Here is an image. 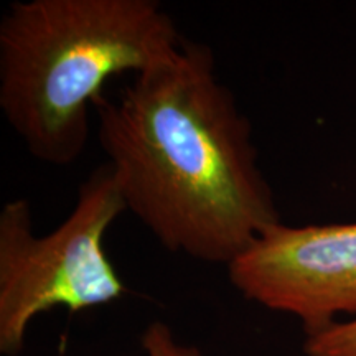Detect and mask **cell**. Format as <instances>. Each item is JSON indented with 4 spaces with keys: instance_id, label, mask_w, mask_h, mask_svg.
Returning <instances> with one entry per match:
<instances>
[{
    "instance_id": "obj_1",
    "label": "cell",
    "mask_w": 356,
    "mask_h": 356,
    "mask_svg": "<svg viewBox=\"0 0 356 356\" xmlns=\"http://www.w3.org/2000/svg\"><path fill=\"white\" fill-rule=\"evenodd\" d=\"M95 111L127 211L167 251L228 267L282 222L252 124L208 44L185 38Z\"/></svg>"
},
{
    "instance_id": "obj_5",
    "label": "cell",
    "mask_w": 356,
    "mask_h": 356,
    "mask_svg": "<svg viewBox=\"0 0 356 356\" xmlns=\"http://www.w3.org/2000/svg\"><path fill=\"white\" fill-rule=\"evenodd\" d=\"M307 356H356V318L337 322L325 330L307 337Z\"/></svg>"
},
{
    "instance_id": "obj_2",
    "label": "cell",
    "mask_w": 356,
    "mask_h": 356,
    "mask_svg": "<svg viewBox=\"0 0 356 356\" xmlns=\"http://www.w3.org/2000/svg\"><path fill=\"white\" fill-rule=\"evenodd\" d=\"M184 37L157 0H19L0 20V111L40 162L68 167L109 79L167 63Z\"/></svg>"
},
{
    "instance_id": "obj_3",
    "label": "cell",
    "mask_w": 356,
    "mask_h": 356,
    "mask_svg": "<svg viewBox=\"0 0 356 356\" xmlns=\"http://www.w3.org/2000/svg\"><path fill=\"white\" fill-rule=\"evenodd\" d=\"M126 203L108 162L89 173L74 208L48 234L35 233L29 200L0 210V353L17 356L40 314L63 307L71 314L121 299L126 286L104 239Z\"/></svg>"
},
{
    "instance_id": "obj_6",
    "label": "cell",
    "mask_w": 356,
    "mask_h": 356,
    "mask_svg": "<svg viewBox=\"0 0 356 356\" xmlns=\"http://www.w3.org/2000/svg\"><path fill=\"white\" fill-rule=\"evenodd\" d=\"M140 345L147 356H204L198 346L178 341L172 328L160 320L147 325Z\"/></svg>"
},
{
    "instance_id": "obj_4",
    "label": "cell",
    "mask_w": 356,
    "mask_h": 356,
    "mask_svg": "<svg viewBox=\"0 0 356 356\" xmlns=\"http://www.w3.org/2000/svg\"><path fill=\"white\" fill-rule=\"evenodd\" d=\"M244 299L302 322L305 335L356 318V222L289 226L264 231L228 266Z\"/></svg>"
}]
</instances>
